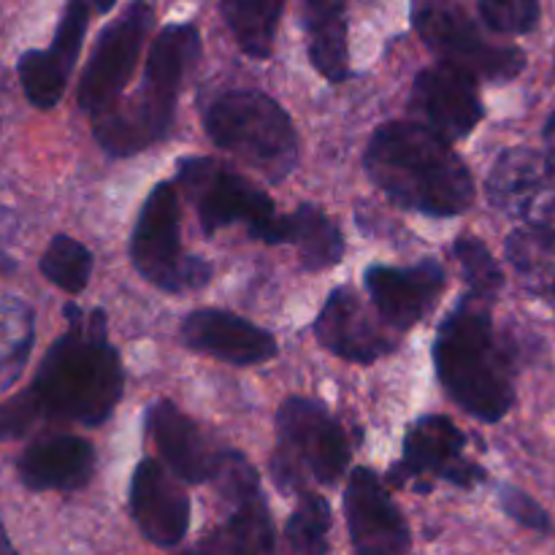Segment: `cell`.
I'll return each mask as SVG.
<instances>
[{
	"instance_id": "obj_1",
	"label": "cell",
	"mask_w": 555,
	"mask_h": 555,
	"mask_svg": "<svg viewBox=\"0 0 555 555\" xmlns=\"http://www.w3.org/2000/svg\"><path fill=\"white\" fill-rule=\"evenodd\" d=\"M65 314L70 320L68 334L49 347L27 390L41 417L101 426L122 399V363L108 345L106 314L101 309L85 314L68 304Z\"/></svg>"
},
{
	"instance_id": "obj_2",
	"label": "cell",
	"mask_w": 555,
	"mask_h": 555,
	"mask_svg": "<svg viewBox=\"0 0 555 555\" xmlns=\"http://www.w3.org/2000/svg\"><path fill=\"white\" fill-rule=\"evenodd\" d=\"M363 166L388 198L421 215L459 217L475 201L469 168L426 125H379L369 141Z\"/></svg>"
},
{
	"instance_id": "obj_3",
	"label": "cell",
	"mask_w": 555,
	"mask_h": 555,
	"mask_svg": "<svg viewBox=\"0 0 555 555\" xmlns=\"http://www.w3.org/2000/svg\"><path fill=\"white\" fill-rule=\"evenodd\" d=\"M434 363L450 399L477 421L496 423L513 410V358L480 298H464L439 325Z\"/></svg>"
},
{
	"instance_id": "obj_4",
	"label": "cell",
	"mask_w": 555,
	"mask_h": 555,
	"mask_svg": "<svg viewBox=\"0 0 555 555\" xmlns=\"http://www.w3.org/2000/svg\"><path fill=\"white\" fill-rule=\"evenodd\" d=\"M201 57V33L193 22L168 25L157 33L144 68L139 95L114 103L98 119L101 144L112 155L128 157L171 133L177 95L184 76Z\"/></svg>"
},
{
	"instance_id": "obj_5",
	"label": "cell",
	"mask_w": 555,
	"mask_h": 555,
	"mask_svg": "<svg viewBox=\"0 0 555 555\" xmlns=\"http://www.w3.org/2000/svg\"><path fill=\"white\" fill-rule=\"evenodd\" d=\"M204 125L220 150L280 182L298 163V135L285 108L258 90H228L206 106Z\"/></svg>"
},
{
	"instance_id": "obj_6",
	"label": "cell",
	"mask_w": 555,
	"mask_h": 555,
	"mask_svg": "<svg viewBox=\"0 0 555 555\" xmlns=\"http://www.w3.org/2000/svg\"><path fill=\"white\" fill-rule=\"evenodd\" d=\"M280 444L271 461L274 480L282 488L314 480L320 486H336L350 466L347 434L320 401L287 399L276 415Z\"/></svg>"
},
{
	"instance_id": "obj_7",
	"label": "cell",
	"mask_w": 555,
	"mask_h": 555,
	"mask_svg": "<svg viewBox=\"0 0 555 555\" xmlns=\"http://www.w3.org/2000/svg\"><path fill=\"white\" fill-rule=\"evenodd\" d=\"M412 27L439 63L455 65L475 79L509 81L526 68L518 47L491 43L472 16L469 0H410Z\"/></svg>"
},
{
	"instance_id": "obj_8",
	"label": "cell",
	"mask_w": 555,
	"mask_h": 555,
	"mask_svg": "<svg viewBox=\"0 0 555 555\" xmlns=\"http://www.w3.org/2000/svg\"><path fill=\"white\" fill-rule=\"evenodd\" d=\"M177 179L198 209L206 233L247 225L253 236L280 244L282 217H276L274 201L247 177L209 157H184L179 160Z\"/></svg>"
},
{
	"instance_id": "obj_9",
	"label": "cell",
	"mask_w": 555,
	"mask_h": 555,
	"mask_svg": "<svg viewBox=\"0 0 555 555\" xmlns=\"http://www.w3.org/2000/svg\"><path fill=\"white\" fill-rule=\"evenodd\" d=\"M130 260L144 280L166 293L195 291L211 280V266L182 249L179 193L173 184L163 182L146 195L130 238Z\"/></svg>"
},
{
	"instance_id": "obj_10",
	"label": "cell",
	"mask_w": 555,
	"mask_h": 555,
	"mask_svg": "<svg viewBox=\"0 0 555 555\" xmlns=\"http://www.w3.org/2000/svg\"><path fill=\"white\" fill-rule=\"evenodd\" d=\"M152 20V5L146 0H133L117 20L103 27L79 85V106L87 114L95 117L119 101L139 63Z\"/></svg>"
},
{
	"instance_id": "obj_11",
	"label": "cell",
	"mask_w": 555,
	"mask_h": 555,
	"mask_svg": "<svg viewBox=\"0 0 555 555\" xmlns=\"http://www.w3.org/2000/svg\"><path fill=\"white\" fill-rule=\"evenodd\" d=\"M488 198L507 217L529 222V228L555 231V173L545 155L515 146L499 155L488 177Z\"/></svg>"
},
{
	"instance_id": "obj_12",
	"label": "cell",
	"mask_w": 555,
	"mask_h": 555,
	"mask_svg": "<svg viewBox=\"0 0 555 555\" xmlns=\"http://www.w3.org/2000/svg\"><path fill=\"white\" fill-rule=\"evenodd\" d=\"M412 108L421 114L426 128L442 135L448 144L469 135L486 114L475 76L448 63L417 74L412 85Z\"/></svg>"
},
{
	"instance_id": "obj_13",
	"label": "cell",
	"mask_w": 555,
	"mask_h": 555,
	"mask_svg": "<svg viewBox=\"0 0 555 555\" xmlns=\"http://www.w3.org/2000/svg\"><path fill=\"white\" fill-rule=\"evenodd\" d=\"M466 437L442 415L421 417L406 431L404 461L396 472L406 480H423L417 491L431 488V480H450L461 488H472L486 480V472L464 455Z\"/></svg>"
},
{
	"instance_id": "obj_14",
	"label": "cell",
	"mask_w": 555,
	"mask_h": 555,
	"mask_svg": "<svg viewBox=\"0 0 555 555\" xmlns=\"http://www.w3.org/2000/svg\"><path fill=\"white\" fill-rule=\"evenodd\" d=\"M345 515L358 555H404L410 529L372 469H356L345 491Z\"/></svg>"
},
{
	"instance_id": "obj_15",
	"label": "cell",
	"mask_w": 555,
	"mask_h": 555,
	"mask_svg": "<svg viewBox=\"0 0 555 555\" xmlns=\"http://www.w3.org/2000/svg\"><path fill=\"white\" fill-rule=\"evenodd\" d=\"M363 282L385 323L393 328H412L442 296L444 269L437 260H421L410 269L372 266L363 274Z\"/></svg>"
},
{
	"instance_id": "obj_16",
	"label": "cell",
	"mask_w": 555,
	"mask_h": 555,
	"mask_svg": "<svg viewBox=\"0 0 555 555\" xmlns=\"http://www.w3.org/2000/svg\"><path fill=\"white\" fill-rule=\"evenodd\" d=\"M130 515L141 534L157 547H173L190 529V499L157 461L135 466L130 480Z\"/></svg>"
},
{
	"instance_id": "obj_17",
	"label": "cell",
	"mask_w": 555,
	"mask_h": 555,
	"mask_svg": "<svg viewBox=\"0 0 555 555\" xmlns=\"http://www.w3.org/2000/svg\"><path fill=\"white\" fill-rule=\"evenodd\" d=\"M182 339L190 350L231 366H258L276 356V341L269 331L222 309H198L188 314Z\"/></svg>"
},
{
	"instance_id": "obj_18",
	"label": "cell",
	"mask_w": 555,
	"mask_h": 555,
	"mask_svg": "<svg viewBox=\"0 0 555 555\" xmlns=\"http://www.w3.org/2000/svg\"><path fill=\"white\" fill-rule=\"evenodd\" d=\"M314 334L325 350L339 356L341 361L361 363V366H369L396 350V341L369 318L363 301L350 287L331 293L323 312L314 320Z\"/></svg>"
},
{
	"instance_id": "obj_19",
	"label": "cell",
	"mask_w": 555,
	"mask_h": 555,
	"mask_svg": "<svg viewBox=\"0 0 555 555\" xmlns=\"http://www.w3.org/2000/svg\"><path fill=\"white\" fill-rule=\"evenodd\" d=\"M16 472L30 491H79L92 480L95 450L87 439L70 434L38 439L20 455Z\"/></svg>"
},
{
	"instance_id": "obj_20",
	"label": "cell",
	"mask_w": 555,
	"mask_h": 555,
	"mask_svg": "<svg viewBox=\"0 0 555 555\" xmlns=\"http://www.w3.org/2000/svg\"><path fill=\"white\" fill-rule=\"evenodd\" d=\"M146 431L168 469L184 482H206L215 466V453L206 444L204 434L171 401H155L146 410Z\"/></svg>"
},
{
	"instance_id": "obj_21",
	"label": "cell",
	"mask_w": 555,
	"mask_h": 555,
	"mask_svg": "<svg viewBox=\"0 0 555 555\" xmlns=\"http://www.w3.org/2000/svg\"><path fill=\"white\" fill-rule=\"evenodd\" d=\"M301 25L314 70L336 85L345 81L350 76L345 0H301Z\"/></svg>"
},
{
	"instance_id": "obj_22",
	"label": "cell",
	"mask_w": 555,
	"mask_h": 555,
	"mask_svg": "<svg viewBox=\"0 0 555 555\" xmlns=\"http://www.w3.org/2000/svg\"><path fill=\"white\" fill-rule=\"evenodd\" d=\"M280 244H293L298 249V260L307 271L331 269L345 255L339 228L331 222L318 206H298L291 217H282Z\"/></svg>"
},
{
	"instance_id": "obj_23",
	"label": "cell",
	"mask_w": 555,
	"mask_h": 555,
	"mask_svg": "<svg viewBox=\"0 0 555 555\" xmlns=\"http://www.w3.org/2000/svg\"><path fill=\"white\" fill-rule=\"evenodd\" d=\"M507 258L526 291L555 307V231L520 228L507 238Z\"/></svg>"
},
{
	"instance_id": "obj_24",
	"label": "cell",
	"mask_w": 555,
	"mask_h": 555,
	"mask_svg": "<svg viewBox=\"0 0 555 555\" xmlns=\"http://www.w3.org/2000/svg\"><path fill=\"white\" fill-rule=\"evenodd\" d=\"M285 3L287 0H220L222 20L244 54L255 60L271 57Z\"/></svg>"
},
{
	"instance_id": "obj_25",
	"label": "cell",
	"mask_w": 555,
	"mask_h": 555,
	"mask_svg": "<svg viewBox=\"0 0 555 555\" xmlns=\"http://www.w3.org/2000/svg\"><path fill=\"white\" fill-rule=\"evenodd\" d=\"M33 339H36L33 309L22 298H0V393L22 377Z\"/></svg>"
},
{
	"instance_id": "obj_26",
	"label": "cell",
	"mask_w": 555,
	"mask_h": 555,
	"mask_svg": "<svg viewBox=\"0 0 555 555\" xmlns=\"http://www.w3.org/2000/svg\"><path fill=\"white\" fill-rule=\"evenodd\" d=\"M220 531L231 555H280L274 524L260 493L233 504L231 518L220 526Z\"/></svg>"
},
{
	"instance_id": "obj_27",
	"label": "cell",
	"mask_w": 555,
	"mask_h": 555,
	"mask_svg": "<svg viewBox=\"0 0 555 555\" xmlns=\"http://www.w3.org/2000/svg\"><path fill=\"white\" fill-rule=\"evenodd\" d=\"M22 90L36 108H54L63 98L70 70L49 49H30L16 63Z\"/></svg>"
},
{
	"instance_id": "obj_28",
	"label": "cell",
	"mask_w": 555,
	"mask_h": 555,
	"mask_svg": "<svg viewBox=\"0 0 555 555\" xmlns=\"http://www.w3.org/2000/svg\"><path fill=\"white\" fill-rule=\"evenodd\" d=\"M41 274L52 282L54 287L65 291L68 296H76L87 287L92 274V255L76 238L57 233L49 242L47 253L41 258Z\"/></svg>"
},
{
	"instance_id": "obj_29",
	"label": "cell",
	"mask_w": 555,
	"mask_h": 555,
	"mask_svg": "<svg viewBox=\"0 0 555 555\" xmlns=\"http://www.w3.org/2000/svg\"><path fill=\"white\" fill-rule=\"evenodd\" d=\"M331 507L318 493H304L285 526V537L298 555L328 553Z\"/></svg>"
},
{
	"instance_id": "obj_30",
	"label": "cell",
	"mask_w": 555,
	"mask_h": 555,
	"mask_svg": "<svg viewBox=\"0 0 555 555\" xmlns=\"http://www.w3.org/2000/svg\"><path fill=\"white\" fill-rule=\"evenodd\" d=\"M453 253L459 258L461 269H464L466 282H469L472 298H480L486 304L493 301L502 293L504 274L496 260H493L491 249L477 236H461L455 238Z\"/></svg>"
},
{
	"instance_id": "obj_31",
	"label": "cell",
	"mask_w": 555,
	"mask_h": 555,
	"mask_svg": "<svg viewBox=\"0 0 555 555\" xmlns=\"http://www.w3.org/2000/svg\"><path fill=\"white\" fill-rule=\"evenodd\" d=\"M209 480L215 482L217 493H220L225 502L238 504L244 499L255 496L258 491V472L253 469L247 459H244L238 450H225V453L215 455V466H211Z\"/></svg>"
},
{
	"instance_id": "obj_32",
	"label": "cell",
	"mask_w": 555,
	"mask_h": 555,
	"mask_svg": "<svg viewBox=\"0 0 555 555\" xmlns=\"http://www.w3.org/2000/svg\"><path fill=\"white\" fill-rule=\"evenodd\" d=\"M482 22L502 36H524L540 25V0H477Z\"/></svg>"
},
{
	"instance_id": "obj_33",
	"label": "cell",
	"mask_w": 555,
	"mask_h": 555,
	"mask_svg": "<svg viewBox=\"0 0 555 555\" xmlns=\"http://www.w3.org/2000/svg\"><path fill=\"white\" fill-rule=\"evenodd\" d=\"M87 22H90V5H87L85 0H68L63 11V20H60L57 25V33H54L52 47H49V52H52L68 70H74L76 60H79Z\"/></svg>"
},
{
	"instance_id": "obj_34",
	"label": "cell",
	"mask_w": 555,
	"mask_h": 555,
	"mask_svg": "<svg viewBox=\"0 0 555 555\" xmlns=\"http://www.w3.org/2000/svg\"><path fill=\"white\" fill-rule=\"evenodd\" d=\"M38 421H43V417L36 399L30 396V390H22V393L11 396L9 401L0 404V442L25 437L27 431H33L38 426Z\"/></svg>"
},
{
	"instance_id": "obj_35",
	"label": "cell",
	"mask_w": 555,
	"mask_h": 555,
	"mask_svg": "<svg viewBox=\"0 0 555 555\" xmlns=\"http://www.w3.org/2000/svg\"><path fill=\"white\" fill-rule=\"evenodd\" d=\"M499 502H502V509L513 520H518L520 526L531 531H540V534H547L551 531V518H547L545 509L534 502L531 496H526L518 488L504 486L502 493H499Z\"/></svg>"
},
{
	"instance_id": "obj_36",
	"label": "cell",
	"mask_w": 555,
	"mask_h": 555,
	"mask_svg": "<svg viewBox=\"0 0 555 555\" xmlns=\"http://www.w3.org/2000/svg\"><path fill=\"white\" fill-rule=\"evenodd\" d=\"M179 555H231L228 553V545H225V537H222V531H211L206 540H201L198 545L190 547V551L179 553Z\"/></svg>"
},
{
	"instance_id": "obj_37",
	"label": "cell",
	"mask_w": 555,
	"mask_h": 555,
	"mask_svg": "<svg viewBox=\"0 0 555 555\" xmlns=\"http://www.w3.org/2000/svg\"><path fill=\"white\" fill-rule=\"evenodd\" d=\"M545 160H547V166H551V171L555 173V112H553V117L547 119V125H545Z\"/></svg>"
},
{
	"instance_id": "obj_38",
	"label": "cell",
	"mask_w": 555,
	"mask_h": 555,
	"mask_svg": "<svg viewBox=\"0 0 555 555\" xmlns=\"http://www.w3.org/2000/svg\"><path fill=\"white\" fill-rule=\"evenodd\" d=\"M87 5H90V11H98V14H106V11H112L114 5L119 3V0H85Z\"/></svg>"
},
{
	"instance_id": "obj_39",
	"label": "cell",
	"mask_w": 555,
	"mask_h": 555,
	"mask_svg": "<svg viewBox=\"0 0 555 555\" xmlns=\"http://www.w3.org/2000/svg\"><path fill=\"white\" fill-rule=\"evenodd\" d=\"M0 555H20L14 551V545H11L9 534H5V526H3V518H0Z\"/></svg>"
},
{
	"instance_id": "obj_40",
	"label": "cell",
	"mask_w": 555,
	"mask_h": 555,
	"mask_svg": "<svg viewBox=\"0 0 555 555\" xmlns=\"http://www.w3.org/2000/svg\"><path fill=\"white\" fill-rule=\"evenodd\" d=\"M14 271H16L14 258H9L5 253H0V274H14Z\"/></svg>"
}]
</instances>
